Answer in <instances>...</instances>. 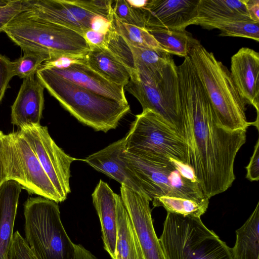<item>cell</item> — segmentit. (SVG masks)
<instances>
[{"mask_svg": "<svg viewBox=\"0 0 259 259\" xmlns=\"http://www.w3.org/2000/svg\"><path fill=\"white\" fill-rule=\"evenodd\" d=\"M10 0H0V6H4L8 4Z\"/></svg>", "mask_w": 259, "mask_h": 259, "instance_id": "cell-44", "label": "cell"}, {"mask_svg": "<svg viewBox=\"0 0 259 259\" xmlns=\"http://www.w3.org/2000/svg\"><path fill=\"white\" fill-rule=\"evenodd\" d=\"M51 59L50 54L38 52H27L12 62L13 71L14 76L20 78H26L35 75L41 65Z\"/></svg>", "mask_w": 259, "mask_h": 259, "instance_id": "cell-29", "label": "cell"}, {"mask_svg": "<svg viewBox=\"0 0 259 259\" xmlns=\"http://www.w3.org/2000/svg\"><path fill=\"white\" fill-rule=\"evenodd\" d=\"M163 51L169 54L186 58L192 48L199 42L191 33L185 30L160 28H147Z\"/></svg>", "mask_w": 259, "mask_h": 259, "instance_id": "cell-26", "label": "cell"}, {"mask_svg": "<svg viewBox=\"0 0 259 259\" xmlns=\"http://www.w3.org/2000/svg\"><path fill=\"white\" fill-rule=\"evenodd\" d=\"M82 35L90 49L94 48H106L107 34H104L89 29L85 31Z\"/></svg>", "mask_w": 259, "mask_h": 259, "instance_id": "cell-39", "label": "cell"}, {"mask_svg": "<svg viewBox=\"0 0 259 259\" xmlns=\"http://www.w3.org/2000/svg\"><path fill=\"white\" fill-rule=\"evenodd\" d=\"M127 3L132 7L141 10L146 9L149 0L134 1L126 0Z\"/></svg>", "mask_w": 259, "mask_h": 259, "instance_id": "cell-43", "label": "cell"}, {"mask_svg": "<svg viewBox=\"0 0 259 259\" xmlns=\"http://www.w3.org/2000/svg\"><path fill=\"white\" fill-rule=\"evenodd\" d=\"M22 189L12 180L0 185V259H8Z\"/></svg>", "mask_w": 259, "mask_h": 259, "instance_id": "cell-21", "label": "cell"}, {"mask_svg": "<svg viewBox=\"0 0 259 259\" xmlns=\"http://www.w3.org/2000/svg\"><path fill=\"white\" fill-rule=\"evenodd\" d=\"M251 19L259 22V0H245Z\"/></svg>", "mask_w": 259, "mask_h": 259, "instance_id": "cell-41", "label": "cell"}, {"mask_svg": "<svg viewBox=\"0 0 259 259\" xmlns=\"http://www.w3.org/2000/svg\"><path fill=\"white\" fill-rule=\"evenodd\" d=\"M159 241L166 259H234L232 248L200 218L167 212Z\"/></svg>", "mask_w": 259, "mask_h": 259, "instance_id": "cell-4", "label": "cell"}, {"mask_svg": "<svg viewBox=\"0 0 259 259\" xmlns=\"http://www.w3.org/2000/svg\"><path fill=\"white\" fill-rule=\"evenodd\" d=\"M26 243L37 259H76L75 244L62 223L58 203L39 196L24 204Z\"/></svg>", "mask_w": 259, "mask_h": 259, "instance_id": "cell-5", "label": "cell"}, {"mask_svg": "<svg viewBox=\"0 0 259 259\" xmlns=\"http://www.w3.org/2000/svg\"><path fill=\"white\" fill-rule=\"evenodd\" d=\"M8 259H37L18 231L13 234Z\"/></svg>", "mask_w": 259, "mask_h": 259, "instance_id": "cell-34", "label": "cell"}, {"mask_svg": "<svg viewBox=\"0 0 259 259\" xmlns=\"http://www.w3.org/2000/svg\"><path fill=\"white\" fill-rule=\"evenodd\" d=\"M85 64L115 84L125 87L130 77L128 69L107 48H94L85 54Z\"/></svg>", "mask_w": 259, "mask_h": 259, "instance_id": "cell-22", "label": "cell"}, {"mask_svg": "<svg viewBox=\"0 0 259 259\" xmlns=\"http://www.w3.org/2000/svg\"><path fill=\"white\" fill-rule=\"evenodd\" d=\"M36 76L45 89L72 116L96 131L115 129L130 110L119 102L73 83L49 69L39 68Z\"/></svg>", "mask_w": 259, "mask_h": 259, "instance_id": "cell-3", "label": "cell"}, {"mask_svg": "<svg viewBox=\"0 0 259 259\" xmlns=\"http://www.w3.org/2000/svg\"><path fill=\"white\" fill-rule=\"evenodd\" d=\"M154 207H163L167 212L185 216L200 218L207 210L209 199L196 201L180 197L162 196L154 198Z\"/></svg>", "mask_w": 259, "mask_h": 259, "instance_id": "cell-28", "label": "cell"}, {"mask_svg": "<svg viewBox=\"0 0 259 259\" xmlns=\"http://www.w3.org/2000/svg\"><path fill=\"white\" fill-rule=\"evenodd\" d=\"M14 76L12 62L0 54V103L2 101L11 79Z\"/></svg>", "mask_w": 259, "mask_h": 259, "instance_id": "cell-37", "label": "cell"}, {"mask_svg": "<svg viewBox=\"0 0 259 259\" xmlns=\"http://www.w3.org/2000/svg\"><path fill=\"white\" fill-rule=\"evenodd\" d=\"M124 151L144 157L173 159L188 164L184 139L159 115L148 109L136 116L125 136Z\"/></svg>", "mask_w": 259, "mask_h": 259, "instance_id": "cell-8", "label": "cell"}, {"mask_svg": "<svg viewBox=\"0 0 259 259\" xmlns=\"http://www.w3.org/2000/svg\"><path fill=\"white\" fill-rule=\"evenodd\" d=\"M4 134L0 131V185L7 180V175L4 164L3 152V137Z\"/></svg>", "mask_w": 259, "mask_h": 259, "instance_id": "cell-42", "label": "cell"}, {"mask_svg": "<svg viewBox=\"0 0 259 259\" xmlns=\"http://www.w3.org/2000/svg\"><path fill=\"white\" fill-rule=\"evenodd\" d=\"M243 20H251L245 0H199L195 25L213 29L227 23Z\"/></svg>", "mask_w": 259, "mask_h": 259, "instance_id": "cell-20", "label": "cell"}, {"mask_svg": "<svg viewBox=\"0 0 259 259\" xmlns=\"http://www.w3.org/2000/svg\"><path fill=\"white\" fill-rule=\"evenodd\" d=\"M222 36L240 37L259 41V22L243 20L224 24L218 28Z\"/></svg>", "mask_w": 259, "mask_h": 259, "instance_id": "cell-31", "label": "cell"}, {"mask_svg": "<svg viewBox=\"0 0 259 259\" xmlns=\"http://www.w3.org/2000/svg\"><path fill=\"white\" fill-rule=\"evenodd\" d=\"M128 46L133 57L135 70L141 79L157 78L174 60L170 54L166 53Z\"/></svg>", "mask_w": 259, "mask_h": 259, "instance_id": "cell-25", "label": "cell"}, {"mask_svg": "<svg viewBox=\"0 0 259 259\" xmlns=\"http://www.w3.org/2000/svg\"><path fill=\"white\" fill-rule=\"evenodd\" d=\"M106 48L128 69L130 73L135 71L131 49L112 24L110 31L107 33Z\"/></svg>", "mask_w": 259, "mask_h": 259, "instance_id": "cell-30", "label": "cell"}, {"mask_svg": "<svg viewBox=\"0 0 259 259\" xmlns=\"http://www.w3.org/2000/svg\"><path fill=\"white\" fill-rule=\"evenodd\" d=\"M125 89L141 104L159 115L184 139L185 127L181 110L177 66L172 60L157 78L142 80L135 71Z\"/></svg>", "mask_w": 259, "mask_h": 259, "instance_id": "cell-9", "label": "cell"}, {"mask_svg": "<svg viewBox=\"0 0 259 259\" xmlns=\"http://www.w3.org/2000/svg\"><path fill=\"white\" fill-rule=\"evenodd\" d=\"M123 155L151 201L162 196L200 201L209 199L204 194L193 169L188 164L173 159L142 157L125 151Z\"/></svg>", "mask_w": 259, "mask_h": 259, "instance_id": "cell-6", "label": "cell"}, {"mask_svg": "<svg viewBox=\"0 0 259 259\" xmlns=\"http://www.w3.org/2000/svg\"><path fill=\"white\" fill-rule=\"evenodd\" d=\"M114 16L121 22L145 28L143 10L131 7L126 0L114 1Z\"/></svg>", "mask_w": 259, "mask_h": 259, "instance_id": "cell-32", "label": "cell"}, {"mask_svg": "<svg viewBox=\"0 0 259 259\" xmlns=\"http://www.w3.org/2000/svg\"><path fill=\"white\" fill-rule=\"evenodd\" d=\"M117 235L114 259H142L136 235L120 196L116 198Z\"/></svg>", "mask_w": 259, "mask_h": 259, "instance_id": "cell-23", "label": "cell"}, {"mask_svg": "<svg viewBox=\"0 0 259 259\" xmlns=\"http://www.w3.org/2000/svg\"><path fill=\"white\" fill-rule=\"evenodd\" d=\"M246 178L251 182L259 180V140H257L249 162L246 167Z\"/></svg>", "mask_w": 259, "mask_h": 259, "instance_id": "cell-38", "label": "cell"}, {"mask_svg": "<svg viewBox=\"0 0 259 259\" xmlns=\"http://www.w3.org/2000/svg\"><path fill=\"white\" fill-rule=\"evenodd\" d=\"M19 131L34 151L62 201H64L70 192L71 164L78 159L67 154L58 146L47 126L30 125Z\"/></svg>", "mask_w": 259, "mask_h": 259, "instance_id": "cell-11", "label": "cell"}, {"mask_svg": "<svg viewBox=\"0 0 259 259\" xmlns=\"http://www.w3.org/2000/svg\"><path fill=\"white\" fill-rule=\"evenodd\" d=\"M26 10V0H10L0 6V31L14 18Z\"/></svg>", "mask_w": 259, "mask_h": 259, "instance_id": "cell-35", "label": "cell"}, {"mask_svg": "<svg viewBox=\"0 0 259 259\" xmlns=\"http://www.w3.org/2000/svg\"><path fill=\"white\" fill-rule=\"evenodd\" d=\"M199 0H149L143 10L145 28L185 30L195 25Z\"/></svg>", "mask_w": 259, "mask_h": 259, "instance_id": "cell-14", "label": "cell"}, {"mask_svg": "<svg viewBox=\"0 0 259 259\" xmlns=\"http://www.w3.org/2000/svg\"><path fill=\"white\" fill-rule=\"evenodd\" d=\"M117 195L101 180L92 194L93 203L100 221L104 247L112 259H114L117 235Z\"/></svg>", "mask_w": 259, "mask_h": 259, "instance_id": "cell-19", "label": "cell"}, {"mask_svg": "<svg viewBox=\"0 0 259 259\" xmlns=\"http://www.w3.org/2000/svg\"><path fill=\"white\" fill-rule=\"evenodd\" d=\"M47 69L65 79L100 95L128 103L124 94V87L110 82L86 64H75L65 69Z\"/></svg>", "mask_w": 259, "mask_h": 259, "instance_id": "cell-18", "label": "cell"}, {"mask_svg": "<svg viewBox=\"0 0 259 259\" xmlns=\"http://www.w3.org/2000/svg\"><path fill=\"white\" fill-rule=\"evenodd\" d=\"M177 71L188 164L209 199L235 180V159L246 142V130L230 131L220 125L189 57Z\"/></svg>", "mask_w": 259, "mask_h": 259, "instance_id": "cell-1", "label": "cell"}, {"mask_svg": "<svg viewBox=\"0 0 259 259\" xmlns=\"http://www.w3.org/2000/svg\"><path fill=\"white\" fill-rule=\"evenodd\" d=\"M230 74L240 96L259 113V53L240 49L231 59Z\"/></svg>", "mask_w": 259, "mask_h": 259, "instance_id": "cell-16", "label": "cell"}, {"mask_svg": "<svg viewBox=\"0 0 259 259\" xmlns=\"http://www.w3.org/2000/svg\"><path fill=\"white\" fill-rule=\"evenodd\" d=\"M23 53H48L51 59L61 55H85L90 50L81 34L66 27L21 13L3 29Z\"/></svg>", "mask_w": 259, "mask_h": 259, "instance_id": "cell-7", "label": "cell"}, {"mask_svg": "<svg viewBox=\"0 0 259 259\" xmlns=\"http://www.w3.org/2000/svg\"><path fill=\"white\" fill-rule=\"evenodd\" d=\"M121 197L130 218L142 259H166L156 234L149 197L121 185Z\"/></svg>", "mask_w": 259, "mask_h": 259, "instance_id": "cell-12", "label": "cell"}, {"mask_svg": "<svg viewBox=\"0 0 259 259\" xmlns=\"http://www.w3.org/2000/svg\"><path fill=\"white\" fill-rule=\"evenodd\" d=\"M112 24L117 32L129 45L165 53L146 28L121 22L114 15Z\"/></svg>", "mask_w": 259, "mask_h": 259, "instance_id": "cell-27", "label": "cell"}, {"mask_svg": "<svg viewBox=\"0 0 259 259\" xmlns=\"http://www.w3.org/2000/svg\"><path fill=\"white\" fill-rule=\"evenodd\" d=\"M189 57L220 125L230 131L254 126V122L247 119V104L238 92L227 67L200 41L192 48Z\"/></svg>", "mask_w": 259, "mask_h": 259, "instance_id": "cell-2", "label": "cell"}, {"mask_svg": "<svg viewBox=\"0 0 259 259\" xmlns=\"http://www.w3.org/2000/svg\"><path fill=\"white\" fill-rule=\"evenodd\" d=\"M45 88L33 75L23 81L11 106V122L20 129L39 125L44 108Z\"/></svg>", "mask_w": 259, "mask_h": 259, "instance_id": "cell-17", "label": "cell"}, {"mask_svg": "<svg viewBox=\"0 0 259 259\" xmlns=\"http://www.w3.org/2000/svg\"><path fill=\"white\" fill-rule=\"evenodd\" d=\"M259 203L245 223L236 230V240L232 248L234 259H258Z\"/></svg>", "mask_w": 259, "mask_h": 259, "instance_id": "cell-24", "label": "cell"}, {"mask_svg": "<svg viewBox=\"0 0 259 259\" xmlns=\"http://www.w3.org/2000/svg\"><path fill=\"white\" fill-rule=\"evenodd\" d=\"M124 142L125 136L82 160L121 185L145 194L139 179L124 157Z\"/></svg>", "mask_w": 259, "mask_h": 259, "instance_id": "cell-15", "label": "cell"}, {"mask_svg": "<svg viewBox=\"0 0 259 259\" xmlns=\"http://www.w3.org/2000/svg\"><path fill=\"white\" fill-rule=\"evenodd\" d=\"M3 152L7 180L18 183L23 189L55 202H62L35 153L19 131L3 137Z\"/></svg>", "mask_w": 259, "mask_h": 259, "instance_id": "cell-10", "label": "cell"}, {"mask_svg": "<svg viewBox=\"0 0 259 259\" xmlns=\"http://www.w3.org/2000/svg\"><path fill=\"white\" fill-rule=\"evenodd\" d=\"M25 15L61 25L82 35L90 29L95 15L73 3L72 0H26Z\"/></svg>", "mask_w": 259, "mask_h": 259, "instance_id": "cell-13", "label": "cell"}, {"mask_svg": "<svg viewBox=\"0 0 259 259\" xmlns=\"http://www.w3.org/2000/svg\"><path fill=\"white\" fill-rule=\"evenodd\" d=\"M112 26V21L102 16L95 15L90 21V29L96 32L106 34Z\"/></svg>", "mask_w": 259, "mask_h": 259, "instance_id": "cell-40", "label": "cell"}, {"mask_svg": "<svg viewBox=\"0 0 259 259\" xmlns=\"http://www.w3.org/2000/svg\"><path fill=\"white\" fill-rule=\"evenodd\" d=\"M77 6L95 15L102 16L112 21L113 16L112 4L108 0H72Z\"/></svg>", "mask_w": 259, "mask_h": 259, "instance_id": "cell-33", "label": "cell"}, {"mask_svg": "<svg viewBox=\"0 0 259 259\" xmlns=\"http://www.w3.org/2000/svg\"><path fill=\"white\" fill-rule=\"evenodd\" d=\"M85 55H59L44 62L40 68L65 69L75 64H85Z\"/></svg>", "mask_w": 259, "mask_h": 259, "instance_id": "cell-36", "label": "cell"}]
</instances>
